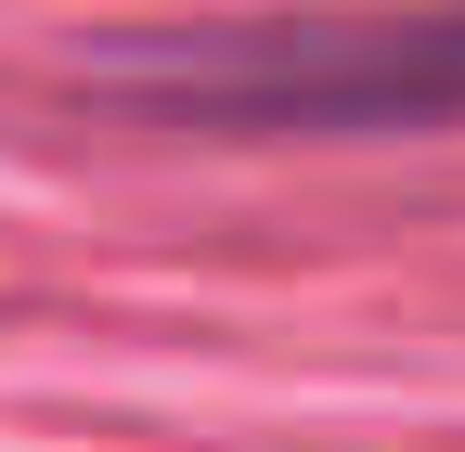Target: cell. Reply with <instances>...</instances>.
Masks as SVG:
<instances>
[{"label": "cell", "mask_w": 465, "mask_h": 452, "mask_svg": "<svg viewBox=\"0 0 465 452\" xmlns=\"http://www.w3.org/2000/svg\"><path fill=\"white\" fill-rule=\"evenodd\" d=\"M116 91L194 130H440L465 117V0L207 26V39H168L155 78H116Z\"/></svg>", "instance_id": "obj_1"}]
</instances>
